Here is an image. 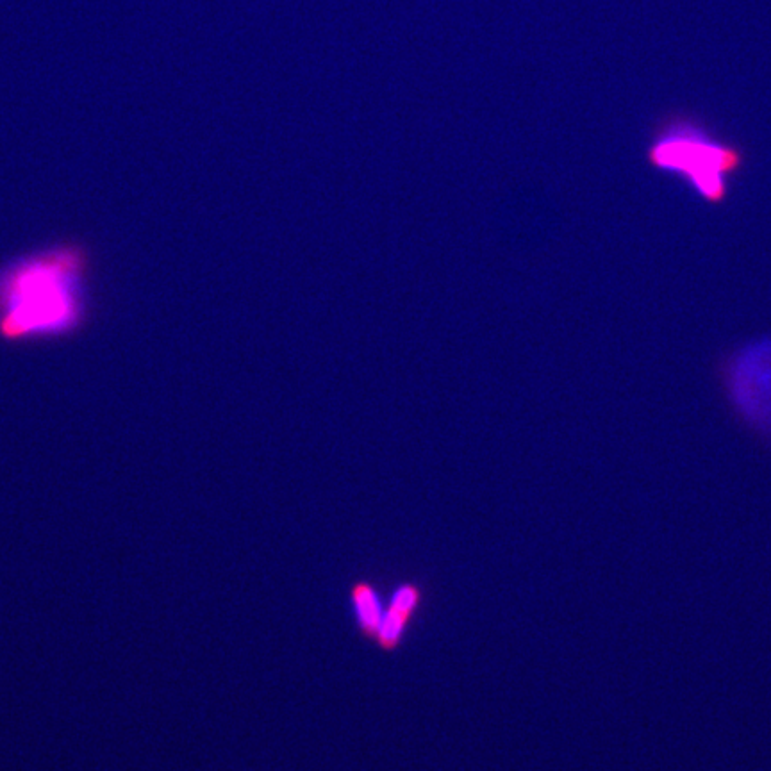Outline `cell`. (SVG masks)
<instances>
[{
  "label": "cell",
  "mask_w": 771,
  "mask_h": 771,
  "mask_svg": "<svg viewBox=\"0 0 771 771\" xmlns=\"http://www.w3.org/2000/svg\"><path fill=\"white\" fill-rule=\"evenodd\" d=\"M427 602V588L415 579L397 582L386 598L381 629L374 645L384 654H397L404 647L418 614Z\"/></svg>",
  "instance_id": "obj_4"
},
{
  "label": "cell",
  "mask_w": 771,
  "mask_h": 771,
  "mask_svg": "<svg viewBox=\"0 0 771 771\" xmlns=\"http://www.w3.org/2000/svg\"><path fill=\"white\" fill-rule=\"evenodd\" d=\"M347 597L357 634L361 639L374 643L386 609V593L372 579L359 577L350 582Z\"/></svg>",
  "instance_id": "obj_5"
},
{
  "label": "cell",
  "mask_w": 771,
  "mask_h": 771,
  "mask_svg": "<svg viewBox=\"0 0 771 771\" xmlns=\"http://www.w3.org/2000/svg\"><path fill=\"white\" fill-rule=\"evenodd\" d=\"M645 161L655 172L682 181L707 206H723L747 165V152L697 118L672 115L655 127Z\"/></svg>",
  "instance_id": "obj_2"
},
{
  "label": "cell",
  "mask_w": 771,
  "mask_h": 771,
  "mask_svg": "<svg viewBox=\"0 0 771 771\" xmlns=\"http://www.w3.org/2000/svg\"><path fill=\"white\" fill-rule=\"evenodd\" d=\"M90 250L59 241L0 266V341L8 345L65 340L90 316Z\"/></svg>",
  "instance_id": "obj_1"
},
{
  "label": "cell",
  "mask_w": 771,
  "mask_h": 771,
  "mask_svg": "<svg viewBox=\"0 0 771 771\" xmlns=\"http://www.w3.org/2000/svg\"><path fill=\"white\" fill-rule=\"evenodd\" d=\"M720 377L734 413L771 440V336L732 352L723 361Z\"/></svg>",
  "instance_id": "obj_3"
}]
</instances>
